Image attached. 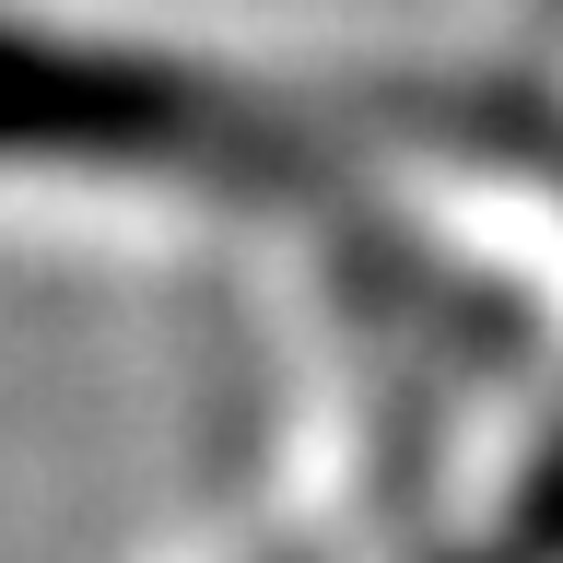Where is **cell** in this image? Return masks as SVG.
<instances>
[{"label":"cell","mask_w":563,"mask_h":563,"mask_svg":"<svg viewBox=\"0 0 563 563\" xmlns=\"http://www.w3.org/2000/svg\"><path fill=\"white\" fill-rule=\"evenodd\" d=\"M0 165H130V176H211L235 200H282L306 153L271 106L153 47L0 24Z\"/></svg>","instance_id":"6da1fadb"},{"label":"cell","mask_w":563,"mask_h":563,"mask_svg":"<svg viewBox=\"0 0 563 563\" xmlns=\"http://www.w3.org/2000/svg\"><path fill=\"white\" fill-rule=\"evenodd\" d=\"M294 563H306V552H294Z\"/></svg>","instance_id":"7a4b0ae2"}]
</instances>
